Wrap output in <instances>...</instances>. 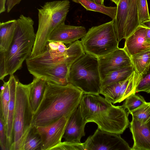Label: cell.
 Returning a JSON list of instances; mask_svg holds the SVG:
<instances>
[{"mask_svg":"<svg viewBox=\"0 0 150 150\" xmlns=\"http://www.w3.org/2000/svg\"><path fill=\"white\" fill-rule=\"evenodd\" d=\"M84 150L83 143H77L64 141L53 148L51 150Z\"/></svg>","mask_w":150,"mask_h":150,"instance_id":"obj_31","label":"cell"},{"mask_svg":"<svg viewBox=\"0 0 150 150\" xmlns=\"http://www.w3.org/2000/svg\"><path fill=\"white\" fill-rule=\"evenodd\" d=\"M34 24L30 17L23 15L16 20L12 41L8 51L4 52L7 76L13 74L30 56L36 38Z\"/></svg>","mask_w":150,"mask_h":150,"instance_id":"obj_3","label":"cell"},{"mask_svg":"<svg viewBox=\"0 0 150 150\" xmlns=\"http://www.w3.org/2000/svg\"><path fill=\"white\" fill-rule=\"evenodd\" d=\"M16 24V20L0 23V52H6L12 41Z\"/></svg>","mask_w":150,"mask_h":150,"instance_id":"obj_19","label":"cell"},{"mask_svg":"<svg viewBox=\"0 0 150 150\" xmlns=\"http://www.w3.org/2000/svg\"><path fill=\"white\" fill-rule=\"evenodd\" d=\"M97 4L101 5H104V0H89Z\"/></svg>","mask_w":150,"mask_h":150,"instance_id":"obj_37","label":"cell"},{"mask_svg":"<svg viewBox=\"0 0 150 150\" xmlns=\"http://www.w3.org/2000/svg\"><path fill=\"white\" fill-rule=\"evenodd\" d=\"M146 28L139 25L125 40L124 49L131 57L150 49L146 40Z\"/></svg>","mask_w":150,"mask_h":150,"instance_id":"obj_15","label":"cell"},{"mask_svg":"<svg viewBox=\"0 0 150 150\" xmlns=\"http://www.w3.org/2000/svg\"><path fill=\"white\" fill-rule=\"evenodd\" d=\"M137 9L138 18L140 25L150 19L147 0H138Z\"/></svg>","mask_w":150,"mask_h":150,"instance_id":"obj_29","label":"cell"},{"mask_svg":"<svg viewBox=\"0 0 150 150\" xmlns=\"http://www.w3.org/2000/svg\"><path fill=\"white\" fill-rule=\"evenodd\" d=\"M84 94L69 83L61 85L47 82L42 99L34 114L33 125L45 126L62 117H70Z\"/></svg>","mask_w":150,"mask_h":150,"instance_id":"obj_1","label":"cell"},{"mask_svg":"<svg viewBox=\"0 0 150 150\" xmlns=\"http://www.w3.org/2000/svg\"><path fill=\"white\" fill-rule=\"evenodd\" d=\"M70 7L69 0H57L47 2L38 9V28L30 57L37 56L44 51L51 33L58 25L64 23Z\"/></svg>","mask_w":150,"mask_h":150,"instance_id":"obj_4","label":"cell"},{"mask_svg":"<svg viewBox=\"0 0 150 150\" xmlns=\"http://www.w3.org/2000/svg\"><path fill=\"white\" fill-rule=\"evenodd\" d=\"M81 41L86 53L98 58L118 48L113 19L89 28Z\"/></svg>","mask_w":150,"mask_h":150,"instance_id":"obj_7","label":"cell"},{"mask_svg":"<svg viewBox=\"0 0 150 150\" xmlns=\"http://www.w3.org/2000/svg\"><path fill=\"white\" fill-rule=\"evenodd\" d=\"M110 1L115 3L117 6L119 3L120 0H110Z\"/></svg>","mask_w":150,"mask_h":150,"instance_id":"obj_38","label":"cell"},{"mask_svg":"<svg viewBox=\"0 0 150 150\" xmlns=\"http://www.w3.org/2000/svg\"><path fill=\"white\" fill-rule=\"evenodd\" d=\"M22 0H7L6 7L7 11L9 12L16 5L20 3Z\"/></svg>","mask_w":150,"mask_h":150,"instance_id":"obj_33","label":"cell"},{"mask_svg":"<svg viewBox=\"0 0 150 150\" xmlns=\"http://www.w3.org/2000/svg\"><path fill=\"white\" fill-rule=\"evenodd\" d=\"M141 91L150 93V66L146 73L142 75L136 88V93Z\"/></svg>","mask_w":150,"mask_h":150,"instance_id":"obj_30","label":"cell"},{"mask_svg":"<svg viewBox=\"0 0 150 150\" xmlns=\"http://www.w3.org/2000/svg\"><path fill=\"white\" fill-rule=\"evenodd\" d=\"M98 59L101 81L113 71L132 65L131 57L124 48H118Z\"/></svg>","mask_w":150,"mask_h":150,"instance_id":"obj_11","label":"cell"},{"mask_svg":"<svg viewBox=\"0 0 150 150\" xmlns=\"http://www.w3.org/2000/svg\"><path fill=\"white\" fill-rule=\"evenodd\" d=\"M129 127L134 142L131 150H150V121L142 125L132 117Z\"/></svg>","mask_w":150,"mask_h":150,"instance_id":"obj_14","label":"cell"},{"mask_svg":"<svg viewBox=\"0 0 150 150\" xmlns=\"http://www.w3.org/2000/svg\"><path fill=\"white\" fill-rule=\"evenodd\" d=\"M134 71L132 65L122 68L109 73L101 81V87L114 83L124 81Z\"/></svg>","mask_w":150,"mask_h":150,"instance_id":"obj_23","label":"cell"},{"mask_svg":"<svg viewBox=\"0 0 150 150\" xmlns=\"http://www.w3.org/2000/svg\"><path fill=\"white\" fill-rule=\"evenodd\" d=\"M146 40L147 42L150 45V29L146 28Z\"/></svg>","mask_w":150,"mask_h":150,"instance_id":"obj_35","label":"cell"},{"mask_svg":"<svg viewBox=\"0 0 150 150\" xmlns=\"http://www.w3.org/2000/svg\"><path fill=\"white\" fill-rule=\"evenodd\" d=\"M138 0H129L128 15L124 39H126L140 25L138 18Z\"/></svg>","mask_w":150,"mask_h":150,"instance_id":"obj_20","label":"cell"},{"mask_svg":"<svg viewBox=\"0 0 150 150\" xmlns=\"http://www.w3.org/2000/svg\"><path fill=\"white\" fill-rule=\"evenodd\" d=\"M68 80L84 94H99L101 80L98 58L85 53L71 66Z\"/></svg>","mask_w":150,"mask_h":150,"instance_id":"obj_6","label":"cell"},{"mask_svg":"<svg viewBox=\"0 0 150 150\" xmlns=\"http://www.w3.org/2000/svg\"><path fill=\"white\" fill-rule=\"evenodd\" d=\"M124 100L122 106L127 110L128 114L146 102L143 97L136 93L129 95Z\"/></svg>","mask_w":150,"mask_h":150,"instance_id":"obj_28","label":"cell"},{"mask_svg":"<svg viewBox=\"0 0 150 150\" xmlns=\"http://www.w3.org/2000/svg\"><path fill=\"white\" fill-rule=\"evenodd\" d=\"M87 31L83 26L60 24L50 35L48 42H61L71 44L83 37Z\"/></svg>","mask_w":150,"mask_h":150,"instance_id":"obj_12","label":"cell"},{"mask_svg":"<svg viewBox=\"0 0 150 150\" xmlns=\"http://www.w3.org/2000/svg\"><path fill=\"white\" fill-rule=\"evenodd\" d=\"M130 114L141 125L146 124L150 121L149 102H146Z\"/></svg>","mask_w":150,"mask_h":150,"instance_id":"obj_27","label":"cell"},{"mask_svg":"<svg viewBox=\"0 0 150 150\" xmlns=\"http://www.w3.org/2000/svg\"><path fill=\"white\" fill-rule=\"evenodd\" d=\"M0 146L2 150H7L5 127L2 114L0 112Z\"/></svg>","mask_w":150,"mask_h":150,"instance_id":"obj_32","label":"cell"},{"mask_svg":"<svg viewBox=\"0 0 150 150\" xmlns=\"http://www.w3.org/2000/svg\"><path fill=\"white\" fill-rule=\"evenodd\" d=\"M140 25L150 29V19L143 22Z\"/></svg>","mask_w":150,"mask_h":150,"instance_id":"obj_36","label":"cell"},{"mask_svg":"<svg viewBox=\"0 0 150 150\" xmlns=\"http://www.w3.org/2000/svg\"><path fill=\"white\" fill-rule=\"evenodd\" d=\"M17 79L13 74L10 75L8 80L10 93V99L8 108L7 123L5 127L7 150H10L13 142V121L15 109Z\"/></svg>","mask_w":150,"mask_h":150,"instance_id":"obj_16","label":"cell"},{"mask_svg":"<svg viewBox=\"0 0 150 150\" xmlns=\"http://www.w3.org/2000/svg\"><path fill=\"white\" fill-rule=\"evenodd\" d=\"M142 75H139L135 70L122 83L118 103L124 101L129 96L136 93V89Z\"/></svg>","mask_w":150,"mask_h":150,"instance_id":"obj_21","label":"cell"},{"mask_svg":"<svg viewBox=\"0 0 150 150\" xmlns=\"http://www.w3.org/2000/svg\"><path fill=\"white\" fill-rule=\"evenodd\" d=\"M10 99L9 81L4 82L1 87L0 92V112L2 115L6 127L8 116V108Z\"/></svg>","mask_w":150,"mask_h":150,"instance_id":"obj_25","label":"cell"},{"mask_svg":"<svg viewBox=\"0 0 150 150\" xmlns=\"http://www.w3.org/2000/svg\"><path fill=\"white\" fill-rule=\"evenodd\" d=\"M30 83L18 80L13 121V142L10 150H24L26 137L33 126L34 113L29 100Z\"/></svg>","mask_w":150,"mask_h":150,"instance_id":"obj_5","label":"cell"},{"mask_svg":"<svg viewBox=\"0 0 150 150\" xmlns=\"http://www.w3.org/2000/svg\"><path fill=\"white\" fill-rule=\"evenodd\" d=\"M69 118L63 117L48 125L37 127L41 139V150H51L62 142Z\"/></svg>","mask_w":150,"mask_h":150,"instance_id":"obj_10","label":"cell"},{"mask_svg":"<svg viewBox=\"0 0 150 150\" xmlns=\"http://www.w3.org/2000/svg\"><path fill=\"white\" fill-rule=\"evenodd\" d=\"M134 70L139 74L146 73L150 66V49L131 57Z\"/></svg>","mask_w":150,"mask_h":150,"instance_id":"obj_22","label":"cell"},{"mask_svg":"<svg viewBox=\"0 0 150 150\" xmlns=\"http://www.w3.org/2000/svg\"><path fill=\"white\" fill-rule=\"evenodd\" d=\"M86 123L79 105L69 118L63 137L65 141L81 143V139L85 135L84 129Z\"/></svg>","mask_w":150,"mask_h":150,"instance_id":"obj_13","label":"cell"},{"mask_svg":"<svg viewBox=\"0 0 150 150\" xmlns=\"http://www.w3.org/2000/svg\"><path fill=\"white\" fill-rule=\"evenodd\" d=\"M7 0H0V13H3L6 11L5 4Z\"/></svg>","mask_w":150,"mask_h":150,"instance_id":"obj_34","label":"cell"},{"mask_svg":"<svg viewBox=\"0 0 150 150\" xmlns=\"http://www.w3.org/2000/svg\"><path fill=\"white\" fill-rule=\"evenodd\" d=\"M75 62L72 58L68 57L63 62L31 72L34 77L41 78L47 82L61 85L69 83L68 76L70 68Z\"/></svg>","mask_w":150,"mask_h":150,"instance_id":"obj_9","label":"cell"},{"mask_svg":"<svg viewBox=\"0 0 150 150\" xmlns=\"http://www.w3.org/2000/svg\"><path fill=\"white\" fill-rule=\"evenodd\" d=\"M79 105L86 123H95L101 130L120 135L129 125L122 105H114L99 94H84Z\"/></svg>","mask_w":150,"mask_h":150,"instance_id":"obj_2","label":"cell"},{"mask_svg":"<svg viewBox=\"0 0 150 150\" xmlns=\"http://www.w3.org/2000/svg\"><path fill=\"white\" fill-rule=\"evenodd\" d=\"M117 10L114 24L118 41L124 39L128 15L129 0H120L117 6Z\"/></svg>","mask_w":150,"mask_h":150,"instance_id":"obj_17","label":"cell"},{"mask_svg":"<svg viewBox=\"0 0 150 150\" xmlns=\"http://www.w3.org/2000/svg\"><path fill=\"white\" fill-rule=\"evenodd\" d=\"M149 105H150V102H149Z\"/></svg>","mask_w":150,"mask_h":150,"instance_id":"obj_39","label":"cell"},{"mask_svg":"<svg viewBox=\"0 0 150 150\" xmlns=\"http://www.w3.org/2000/svg\"><path fill=\"white\" fill-rule=\"evenodd\" d=\"M82 6L87 11H92L105 14L114 19L116 16L117 7H108L97 4L89 0H72Z\"/></svg>","mask_w":150,"mask_h":150,"instance_id":"obj_24","label":"cell"},{"mask_svg":"<svg viewBox=\"0 0 150 150\" xmlns=\"http://www.w3.org/2000/svg\"><path fill=\"white\" fill-rule=\"evenodd\" d=\"M46 82L45 80L41 78L34 77L32 82L30 83L29 100L34 113L43 98Z\"/></svg>","mask_w":150,"mask_h":150,"instance_id":"obj_18","label":"cell"},{"mask_svg":"<svg viewBox=\"0 0 150 150\" xmlns=\"http://www.w3.org/2000/svg\"><path fill=\"white\" fill-rule=\"evenodd\" d=\"M84 150H131L120 134L100 130L98 128L83 143Z\"/></svg>","mask_w":150,"mask_h":150,"instance_id":"obj_8","label":"cell"},{"mask_svg":"<svg viewBox=\"0 0 150 150\" xmlns=\"http://www.w3.org/2000/svg\"><path fill=\"white\" fill-rule=\"evenodd\" d=\"M42 140L36 126L33 125L25 140L24 150H41Z\"/></svg>","mask_w":150,"mask_h":150,"instance_id":"obj_26","label":"cell"}]
</instances>
